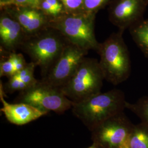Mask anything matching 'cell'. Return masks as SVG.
Returning <instances> with one entry per match:
<instances>
[{"instance_id": "obj_1", "label": "cell", "mask_w": 148, "mask_h": 148, "mask_svg": "<svg viewBox=\"0 0 148 148\" xmlns=\"http://www.w3.org/2000/svg\"><path fill=\"white\" fill-rule=\"evenodd\" d=\"M127 102L121 90L114 89L74 103L72 109L76 116L94 130L106 121L121 115Z\"/></svg>"}, {"instance_id": "obj_2", "label": "cell", "mask_w": 148, "mask_h": 148, "mask_svg": "<svg viewBox=\"0 0 148 148\" xmlns=\"http://www.w3.org/2000/svg\"><path fill=\"white\" fill-rule=\"evenodd\" d=\"M96 13L81 12H64L57 17L49 18L48 27L59 32L69 43L86 51L97 52L100 43L95 35Z\"/></svg>"}, {"instance_id": "obj_3", "label": "cell", "mask_w": 148, "mask_h": 148, "mask_svg": "<svg viewBox=\"0 0 148 148\" xmlns=\"http://www.w3.org/2000/svg\"><path fill=\"white\" fill-rule=\"evenodd\" d=\"M123 32L118 30L100 43L97 53L104 79L114 85L126 81L131 73V60Z\"/></svg>"}, {"instance_id": "obj_4", "label": "cell", "mask_w": 148, "mask_h": 148, "mask_svg": "<svg viewBox=\"0 0 148 148\" xmlns=\"http://www.w3.org/2000/svg\"><path fill=\"white\" fill-rule=\"evenodd\" d=\"M69 42L57 30L51 27L27 36L21 47L32 62L41 70L43 76L47 74Z\"/></svg>"}, {"instance_id": "obj_5", "label": "cell", "mask_w": 148, "mask_h": 148, "mask_svg": "<svg viewBox=\"0 0 148 148\" xmlns=\"http://www.w3.org/2000/svg\"><path fill=\"white\" fill-rule=\"evenodd\" d=\"M104 79L99 60L85 57L60 90L74 103H79L101 93Z\"/></svg>"}, {"instance_id": "obj_6", "label": "cell", "mask_w": 148, "mask_h": 148, "mask_svg": "<svg viewBox=\"0 0 148 148\" xmlns=\"http://www.w3.org/2000/svg\"><path fill=\"white\" fill-rule=\"evenodd\" d=\"M20 103H25L45 111L63 113L72 108L74 102L64 95L59 88L38 82L21 91Z\"/></svg>"}, {"instance_id": "obj_7", "label": "cell", "mask_w": 148, "mask_h": 148, "mask_svg": "<svg viewBox=\"0 0 148 148\" xmlns=\"http://www.w3.org/2000/svg\"><path fill=\"white\" fill-rule=\"evenodd\" d=\"M87 53L88 51L68 43L41 82L60 89L71 78Z\"/></svg>"}, {"instance_id": "obj_8", "label": "cell", "mask_w": 148, "mask_h": 148, "mask_svg": "<svg viewBox=\"0 0 148 148\" xmlns=\"http://www.w3.org/2000/svg\"><path fill=\"white\" fill-rule=\"evenodd\" d=\"M148 5V0H110L109 19L124 32L144 19Z\"/></svg>"}, {"instance_id": "obj_9", "label": "cell", "mask_w": 148, "mask_h": 148, "mask_svg": "<svg viewBox=\"0 0 148 148\" xmlns=\"http://www.w3.org/2000/svg\"><path fill=\"white\" fill-rule=\"evenodd\" d=\"M121 115L106 121L94 131V141L98 148H121L127 145L132 126Z\"/></svg>"}, {"instance_id": "obj_10", "label": "cell", "mask_w": 148, "mask_h": 148, "mask_svg": "<svg viewBox=\"0 0 148 148\" xmlns=\"http://www.w3.org/2000/svg\"><path fill=\"white\" fill-rule=\"evenodd\" d=\"M2 8L21 24L27 36L35 35L48 27L49 18L40 8L14 5Z\"/></svg>"}, {"instance_id": "obj_11", "label": "cell", "mask_w": 148, "mask_h": 148, "mask_svg": "<svg viewBox=\"0 0 148 148\" xmlns=\"http://www.w3.org/2000/svg\"><path fill=\"white\" fill-rule=\"evenodd\" d=\"M27 36L21 24L3 12L0 16L1 51L5 53L16 52L21 47Z\"/></svg>"}, {"instance_id": "obj_12", "label": "cell", "mask_w": 148, "mask_h": 148, "mask_svg": "<svg viewBox=\"0 0 148 148\" xmlns=\"http://www.w3.org/2000/svg\"><path fill=\"white\" fill-rule=\"evenodd\" d=\"M0 99L2 103L1 111L8 121L16 125H23L33 121L47 113L34 106L25 103L11 104L5 101L3 88L1 84Z\"/></svg>"}, {"instance_id": "obj_13", "label": "cell", "mask_w": 148, "mask_h": 148, "mask_svg": "<svg viewBox=\"0 0 148 148\" xmlns=\"http://www.w3.org/2000/svg\"><path fill=\"white\" fill-rule=\"evenodd\" d=\"M128 30L134 42L148 58V19H144Z\"/></svg>"}, {"instance_id": "obj_14", "label": "cell", "mask_w": 148, "mask_h": 148, "mask_svg": "<svg viewBox=\"0 0 148 148\" xmlns=\"http://www.w3.org/2000/svg\"><path fill=\"white\" fill-rule=\"evenodd\" d=\"M129 148H148V128L142 125L133 127L127 141Z\"/></svg>"}, {"instance_id": "obj_15", "label": "cell", "mask_w": 148, "mask_h": 148, "mask_svg": "<svg viewBox=\"0 0 148 148\" xmlns=\"http://www.w3.org/2000/svg\"><path fill=\"white\" fill-rule=\"evenodd\" d=\"M126 108L135 113L140 119L143 125L148 128V96L139 98L134 103L127 102Z\"/></svg>"}, {"instance_id": "obj_16", "label": "cell", "mask_w": 148, "mask_h": 148, "mask_svg": "<svg viewBox=\"0 0 148 148\" xmlns=\"http://www.w3.org/2000/svg\"><path fill=\"white\" fill-rule=\"evenodd\" d=\"M110 1V0H84V11L87 13H97Z\"/></svg>"}, {"instance_id": "obj_17", "label": "cell", "mask_w": 148, "mask_h": 148, "mask_svg": "<svg viewBox=\"0 0 148 148\" xmlns=\"http://www.w3.org/2000/svg\"><path fill=\"white\" fill-rule=\"evenodd\" d=\"M9 56L4 58H1L0 63V76L1 77L7 76L9 78L14 75L16 73L14 68V65L12 62L11 57Z\"/></svg>"}, {"instance_id": "obj_18", "label": "cell", "mask_w": 148, "mask_h": 148, "mask_svg": "<svg viewBox=\"0 0 148 148\" xmlns=\"http://www.w3.org/2000/svg\"><path fill=\"white\" fill-rule=\"evenodd\" d=\"M63 3L65 12L76 13L84 11V0H60Z\"/></svg>"}, {"instance_id": "obj_19", "label": "cell", "mask_w": 148, "mask_h": 148, "mask_svg": "<svg viewBox=\"0 0 148 148\" xmlns=\"http://www.w3.org/2000/svg\"><path fill=\"white\" fill-rule=\"evenodd\" d=\"M5 88L10 92L14 91H23L28 88L27 86L21 79L13 76L9 78V80L5 84Z\"/></svg>"}, {"instance_id": "obj_20", "label": "cell", "mask_w": 148, "mask_h": 148, "mask_svg": "<svg viewBox=\"0 0 148 148\" xmlns=\"http://www.w3.org/2000/svg\"><path fill=\"white\" fill-rule=\"evenodd\" d=\"M10 56L13 64L16 74L23 68H24L25 66L27 65V63L26 62L24 56L21 53L13 52L10 53Z\"/></svg>"}, {"instance_id": "obj_21", "label": "cell", "mask_w": 148, "mask_h": 148, "mask_svg": "<svg viewBox=\"0 0 148 148\" xmlns=\"http://www.w3.org/2000/svg\"><path fill=\"white\" fill-rule=\"evenodd\" d=\"M41 0H13L11 5L40 8Z\"/></svg>"}, {"instance_id": "obj_22", "label": "cell", "mask_w": 148, "mask_h": 148, "mask_svg": "<svg viewBox=\"0 0 148 148\" xmlns=\"http://www.w3.org/2000/svg\"><path fill=\"white\" fill-rule=\"evenodd\" d=\"M35 67H36V65H35V64L31 62L30 63L27 64V65L25 66L24 68H23L19 72L16 73L13 76H16V77H17L19 79H21L24 76H27V75H28L31 73L34 72V70H35Z\"/></svg>"}, {"instance_id": "obj_23", "label": "cell", "mask_w": 148, "mask_h": 148, "mask_svg": "<svg viewBox=\"0 0 148 148\" xmlns=\"http://www.w3.org/2000/svg\"><path fill=\"white\" fill-rule=\"evenodd\" d=\"M34 73V72L31 73L21 79L28 86L29 88L36 85L38 82L37 79L35 78Z\"/></svg>"}, {"instance_id": "obj_24", "label": "cell", "mask_w": 148, "mask_h": 148, "mask_svg": "<svg viewBox=\"0 0 148 148\" xmlns=\"http://www.w3.org/2000/svg\"><path fill=\"white\" fill-rule=\"evenodd\" d=\"M13 0H0V5L1 7L3 8L7 5H12Z\"/></svg>"}, {"instance_id": "obj_25", "label": "cell", "mask_w": 148, "mask_h": 148, "mask_svg": "<svg viewBox=\"0 0 148 148\" xmlns=\"http://www.w3.org/2000/svg\"><path fill=\"white\" fill-rule=\"evenodd\" d=\"M88 148H98L95 145H93V146H92V147H89Z\"/></svg>"}, {"instance_id": "obj_26", "label": "cell", "mask_w": 148, "mask_h": 148, "mask_svg": "<svg viewBox=\"0 0 148 148\" xmlns=\"http://www.w3.org/2000/svg\"><path fill=\"white\" fill-rule=\"evenodd\" d=\"M128 148V147L127 146V145H125V146H124V147H123L122 148Z\"/></svg>"}]
</instances>
